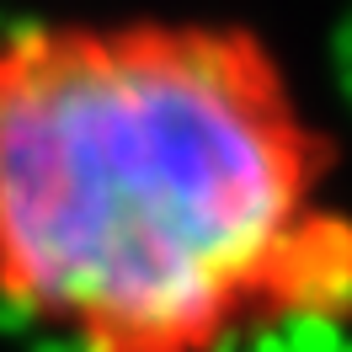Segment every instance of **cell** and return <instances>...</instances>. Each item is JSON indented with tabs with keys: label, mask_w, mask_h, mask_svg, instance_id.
<instances>
[{
	"label": "cell",
	"mask_w": 352,
	"mask_h": 352,
	"mask_svg": "<svg viewBox=\"0 0 352 352\" xmlns=\"http://www.w3.org/2000/svg\"><path fill=\"white\" fill-rule=\"evenodd\" d=\"M0 315L54 352H262L352 331L342 139L262 27H0Z\"/></svg>",
	"instance_id": "6da1fadb"
}]
</instances>
